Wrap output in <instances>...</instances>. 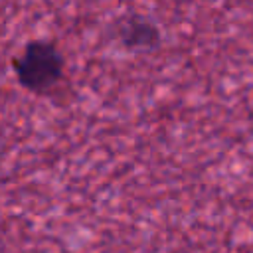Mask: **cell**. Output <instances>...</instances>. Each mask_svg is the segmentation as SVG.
<instances>
[{
  "instance_id": "1",
  "label": "cell",
  "mask_w": 253,
  "mask_h": 253,
  "mask_svg": "<svg viewBox=\"0 0 253 253\" xmlns=\"http://www.w3.org/2000/svg\"><path fill=\"white\" fill-rule=\"evenodd\" d=\"M18 83L34 95H51L65 79V57L51 40H30L10 59Z\"/></svg>"
},
{
  "instance_id": "2",
  "label": "cell",
  "mask_w": 253,
  "mask_h": 253,
  "mask_svg": "<svg viewBox=\"0 0 253 253\" xmlns=\"http://www.w3.org/2000/svg\"><path fill=\"white\" fill-rule=\"evenodd\" d=\"M115 38L125 49H154L162 42V32L144 14H123L115 24Z\"/></svg>"
}]
</instances>
